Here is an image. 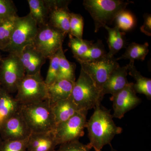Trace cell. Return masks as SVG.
I'll list each match as a JSON object with an SVG mask.
<instances>
[{"instance_id":"6da1fadb","label":"cell","mask_w":151,"mask_h":151,"mask_svg":"<svg viewBox=\"0 0 151 151\" xmlns=\"http://www.w3.org/2000/svg\"><path fill=\"white\" fill-rule=\"evenodd\" d=\"M94 109V113L86 122L85 127L89 139L87 145L95 151H102L106 145L112 146L111 141L116 135L122 133L123 129L115 124L111 110L101 105H97Z\"/></svg>"},{"instance_id":"7a4b0ae2","label":"cell","mask_w":151,"mask_h":151,"mask_svg":"<svg viewBox=\"0 0 151 151\" xmlns=\"http://www.w3.org/2000/svg\"><path fill=\"white\" fill-rule=\"evenodd\" d=\"M32 133L52 132L56 126L51 104L48 100L20 105L19 111Z\"/></svg>"},{"instance_id":"3957f363","label":"cell","mask_w":151,"mask_h":151,"mask_svg":"<svg viewBox=\"0 0 151 151\" xmlns=\"http://www.w3.org/2000/svg\"><path fill=\"white\" fill-rule=\"evenodd\" d=\"M133 1L121 0H84V8L94 20V32L111 24L119 14Z\"/></svg>"},{"instance_id":"277c9868","label":"cell","mask_w":151,"mask_h":151,"mask_svg":"<svg viewBox=\"0 0 151 151\" xmlns=\"http://www.w3.org/2000/svg\"><path fill=\"white\" fill-rule=\"evenodd\" d=\"M104 96L89 75L81 69L79 77L73 83L70 98L78 111H86L101 105Z\"/></svg>"},{"instance_id":"5b68a950","label":"cell","mask_w":151,"mask_h":151,"mask_svg":"<svg viewBox=\"0 0 151 151\" xmlns=\"http://www.w3.org/2000/svg\"><path fill=\"white\" fill-rule=\"evenodd\" d=\"M38 26L29 14L24 17H17L10 43L5 52L19 56L28 45H32Z\"/></svg>"},{"instance_id":"8992f818","label":"cell","mask_w":151,"mask_h":151,"mask_svg":"<svg viewBox=\"0 0 151 151\" xmlns=\"http://www.w3.org/2000/svg\"><path fill=\"white\" fill-rule=\"evenodd\" d=\"M15 97L20 105L47 100V86L40 73L25 75L18 85Z\"/></svg>"},{"instance_id":"52a82bcc","label":"cell","mask_w":151,"mask_h":151,"mask_svg":"<svg viewBox=\"0 0 151 151\" xmlns=\"http://www.w3.org/2000/svg\"><path fill=\"white\" fill-rule=\"evenodd\" d=\"M67 34L48 24L38 27L32 45L46 59L62 48Z\"/></svg>"},{"instance_id":"ba28073f","label":"cell","mask_w":151,"mask_h":151,"mask_svg":"<svg viewBox=\"0 0 151 151\" xmlns=\"http://www.w3.org/2000/svg\"><path fill=\"white\" fill-rule=\"evenodd\" d=\"M87 112L79 111L67 121L55 126L52 133L58 145L79 140L84 136Z\"/></svg>"},{"instance_id":"9c48e42d","label":"cell","mask_w":151,"mask_h":151,"mask_svg":"<svg viewBox=\"0 0 151 151\" xmlns=\"http://www.w3.org/2000/svg\"><path fill=\"white\" fill-rule=\"evenodd\" d=\"M0 65V83L3 89L9 93L17 92L20 81L26 75L19 58L9 54L1 60Z\"/></svg>"},{"instance_id":"30bf717a","label":"cell","mask_w":151,"mask_h":151,"mask_svg":"<svg viewBox=\"0 0 151 151\" xmlns=\"http://www.w3.org/2000/svg\"><path fill=\"white\" fill-rule=\"evenodd\" d=\"M84 70L94 82L95 86L102 92L103 86L109 76L114 69L120 66L114 57L106 56L102 59L80 63Z\"/></svg>"},{"instance_id":"8fae6325","label":"cell","mask_w":151,"mask_h":151,"mask_svg":"<svg viewBox=\"0 0 151 151\" xmlns=\"http://www.w3.org/2000/svg\"><path fill=\"white\" fill-rule=\"evenodd\" d=\"M48 9L47 23L57 29L68 34L70 32V12L69 1L45 0Z\"/></svg>"},{"instance_id":"7c38bea8","label":"cell","mask_w":151,"mask_h":151,"mask_svg":"<svg viewBox=\"0 0 151 151\" xmlns=\"http://www.w3.org/2000/svg\"><path fill=\"white\" fill-rule=\"evenodd\" d=\"M132 82L117 94L112 95L111 100L113 102V118L122 119L124 115L137 107L142 102L133 88Z\"/></svg>"},{"instance_id":"4fadbf2b","label":"cell","mask_w":151,"mask_h":151,"mask_svg":"<svg viewBox=\"0 0 151 151\" xmlns=\"http://www.w3.org/2000/svg\"><path fill=\"white\" fill-rule=\"evenodd\" d=\"M31 134L19 112L0 124V137L4 141L25 139Z\"/></svg>"},{"instance_id":"5bb4252c","label":"cell","mask_w":151,"mask_h":151,"mask_svg":"<svg viewBox=\"0 0 151 151\" xmlns=\"http://www.w3.org/2000/svg\"><path fill=\"white\" fill-rule=\"evenodd\" d=\"M26 75H33L40 73L46 58L32 45L24 47L19 56Z\"/></svg>"},{"instance_id":"9a60e30c","label":"cell","mask_w":151,"mask_h":151,"mask_svg":"<svg viewBox=\"0 0 151 151\" xmlns=\"http://www.w3.org/2000/svg\"><path fill=\"white\" fill-rule=\"evenodd\" d=\"M128 73L127 65L119 66L114 69L103 86L102 93L103 96L107 94L114 95L126 87L129 83L127 80Z\"/></svg>"},{"instance_id":"2e32d148","label":"cell","mask_w":151,"mask_h":151,"mask_svg":"<svg viewBox=\"0 0 151 151\" xmlns=\"http://www.w3.org/2000/svg\"><path fill=\"white\" fill-rule=\"evenodd\" d=\"M74 82L66 79H58L47 86V99L51 105L69 98Z\"/></svg>"},{"instance_id":"e0dca14e","label":"cell","mask_w":151,"mask_h":151,"mask_svg":"<svg viewBox=\"0 0 151 151\" xmlns=\"http://www.w3.org/2000/svg\"><path fill=\"white\" fill-rule=\"evenodd\" d=\"M51 107L56 126L67 121L79 112L70 97L55 103Z\"/></svg>"},{"instance_id":"ac0fdd59","label":"cell","mask_w":151,"mask_h":151,"mask_svg":"<svg viewBox=\"0 0 151 151\" xmlns=\"http://www.w3.org/2000/svg\"><path fill=\"white\" fill-rule=\"evenodd\" d=\"M20 106L15 98L2 88L0 93V124L19 112Z\"/></svg>"},{"instance_id":"d6986e66","label":"cell","mask_w":151,"mask_h":151,"mask_svg":"<svg viewBox=\"0 0 151 151\" xmlns=\"http://www.w3.org/2000/svg\"><path fill=\"white\" fill-rule=\"evenodd\" d=\"M128 72L134 78L136 83L133 84V88L136 93L143 94L149 100L151 99V79L144 77L135 67L134 62L130 61L127 65Z\"/></svg>"},{"instance_id":"ffe728a7","label":"cell","mask_w":151,"mask_h":151,"mask_svg":"<svg viewBox=\"0 0 151 151\" xmlns=\"http://www.w3.org/2000/svg\"><path fill=\"white\" fill-rule=\"evenodd\" d=\"M104 27L108 31V34L107 43L109 51L107 53V55L113 57L125 46L124 37L125 34L121 32L119 27L116 25L113 28L109 27L108 26H105Z\"/></svg>"},{"instance_id":"44dd1931","label":"cell","mask_w":151,"mask_h":151,"mask_svg":"<svg viewBox=\"0 0 151 151\" xmlns=\"http://www.w3.org/2000/svg\"><path fill=\"white\" fill-rule=\"evenodd\" d=\"M30 9L29 14L38 26L47 23L48 9L45 0H28Z\"/></svg>"},{"instance_id":"7402d4cb","label":"cell","mask_w":151,"mask_h":151,"mask_svg":"<svg viewBox=\"0 0 151 151\" xmlns=\"http://www.w3.org/2000/svg\"><path fill=\"white\" fill-rule=\"evenodd\" d=\"M149 52V44L147 42L144 44L132 42L127 47L124 54L119 58H116V60L117 61L121 59H129L130 61L134 62L135 60L143 61Z\"/></svg>"},{"instance_id":"603a6c76","label":"cell","mask_w":151,"mask_h":151,"mask_svg":"<svg viewBox=\"0 0 151 151\" xmlns=\"http://www.w3.org/2000/svg\"><path fill=\"white\" fill-rule=\"evenodd\" d=\"M17 17L0 21V50L4 51L10 43Z\"/></svg>"},{"instance_id":"cb8c5ba5","label":"cell","mask_w":151,"mask_h":151,"mask_svg":"<svg viewBox=\"0 0 151 151\" xmlns=\"http://www.w3.org/2000/svg\"><path fill=\"white\" fill-rule=\"evenodd\" d=\"M76 65L68 61L66 58L63 48L59 57V70L58 79H64L74 82L76 81L75 70Z\"/></svg>"},{"instance_id":"d4e9b609","label":"cell","mask_w":151,"mask_h":151,"mask_svg":"<svg viewBox=\"0 0 151 151\" xmlns=\"http://www.w3.org/2000/svg\"><path fill=\"white\" fill-rule=\"evenodd\" d=\"M107 54L105 46L101 40H98L93 43L89 50L77 61L79 63L84 62H92L102 59Z\"/></svg>"},{"instance_id":"484cf974","label":"cell","mask_w":151,"mask_h":151,"mask_svg":"<svg viewBox=\"0 0 151 151\" xmlns=\"http://www.w3.org/2000/svg\"><path fill=\"white\" fill-rule=\"evenodd\" d=\"M69 38L68 46L76 60L83 56L93 43L92 41L79 39L70 35H69Z\"/></svg>"},{"instance_id":"4316f807","label":"cell","mask_w":151,"mask_h":151,"mask_svg":"<svg viewBox=\"0 0 151 151\" xmlns=\"http://www.w3.org/2000/svg\"><path fill=\"white\" fill-rule=\"evenodd\" d=\"M84 21L79 14L71 12L70 21V32L68 35L79 39H83Z\"/></svg>"},{"instance_id":"83f0119b","label":"cell","mask_w":151,"mask_h":151,"mask_svg":"<svg viewBox=\"0 0 151 151\" xmlns=\"http://www.w3.org/2000/svg\"><path fill=\"white\" fill-rule=\"evenodd\" d=\"M61 49L49 59L50 60L49 67L45 80L47 86L57 80L59 73V57Z\"/></svg>"},{"instance_id":"f1b7e54d","label":"cell","mask_w":151,"mask_h":151,"mask_svg":"<svg viewBox=\"0 0 151 151\" xmlns=\"http://www.w3.org/2000/svg\"><path fill=\"white\" fill-rule=\"evenodd\" d=\"M116 26L120 29L124 31L129 30L135 26L136 21L134 15L126 10L118 15L115 19Z\"/></svg>"},{"instance_id":"f546056e","label":"cell","mask_w":151,"mask_h":151,"mask_svg":"<svg viewBox=\"0 0 151 151\" xmlns=\"http://www.w3.org/2000/svg\"><path fill=\"white\" fill-rule=\"evenodd\" d=\"M16 7L12 0H0V21L18 16Z\"/></svg>"},{"instance_id":"4dcf8cb0","label":"cell","mask_w":151,"mask_h":151,"mask_svg":"<svg viewBox=\"0 0 151 151\" xmlns=\"http://www.w3.org/2000/svg\"><path fill=\"white\" fill-rule=\"evenodd\" d=\"M29 137L20 140L3 141L0 151H27Z\"/></svg>"},{"instance_id":"1f68e13d","label":"cell","mask_w":151,"mask_h":151,"mask_svg":"<svg viewBox=\"0 0 151 151\" xmlns=\"http://www.w3.org/2000/svg\"><path fill=\"white\" fill-rule=\"evenodd\" d=\"M91 150L88 145L75 140L60 145L59 149L54 151H90Z\"/></svg>"},{"instance_id":"d6a6232c","label":"cell","mask_w":151,"mask_h":151,"mask_svg":"<svg viewBox=\"0 0 151 151\" xmlns=\"http://www.w3.org/2000/svg\"><path fill=\"white\" fill-rule=\"evenodd\" d=\"M48 133H32L28 140L27 151H33L40 146Z\"/></svg>"},{"instance_id":"836d02e7","label":"cell","mask_w":151,"mask_h":151,"mask_svg":"<svg viewBox=\"0 0 151 151\" xmlns=\"http://www.w3.org/2000/svg\"><path fill=\"white\" fill-rule=\"evenodd\" d=\"M58 145L52 132L47 134L46 138L40 146L33 151H54Z\"/></svg>"},{"instance_id":"e575fe53","label":"cell","mask_w":151,"mask_h":151,"mask_svg":"<svg viewBox=\"0 0 151 151\" xmlns=\"http://www.w3.org/2000/svg\"><path fill=\"white\" fill-rule=\"evenodd\" d=\"M144 22L141 27V32L148 36L151 35V15L150 14H145L143 16Z\"/></svg>"},{"instance_id":"d590c367","label":"cell","mask_w":151,"mask_h":151,"mask_svg":"<svg viewBox=\"0 0 151 151\" xmlns=\"http://www.w3.org/2000/svg\"><path fill=\"white\" fill-rule=\"evenodd\" d=\"M111 151H117V150H116V149L113 148V147L112 146H111Z\"/></svg>"},{"instance_id":"8d00e7d4","label":"cell","mask_w":151,"mask_h":151,"mask_svg":"<svg viewBox=\"0 0 151 151\" xmlns=\"http://www.w3.org/2000/svg\"><path fill=\"white\" fill-rule=\"evenodd\" d=\"M3 140H2V139H1V138L0 137V147H1V145L2 143Z\"/></svg>"},{"instance_id":"74e56055","label":"cell","mask_w":151,"mask_h":151,"mask_svg":"<svg viewBox=\"0 0 151 151\" xmlns=\"http://www.w3.org/2000/svg\"><path fill=\"white\" fill-rule=\"evenodd\" d=\"M2 89V87L1 85V83H0V93H1Z\"/></svg>"},{"instance_id":"f35d334b","label":"cell","mask_w":151,"mask_h":151,"mask_svg":"<svg viewBox=\"0 0 151 151\" xmlns=\"http://www.w3.org/2000/svg\"><path fill=\"white\" fill-rule=\"evenodd\" d=\"M1 60V58H0V60Z\"/></svg>"}]
</instances>
